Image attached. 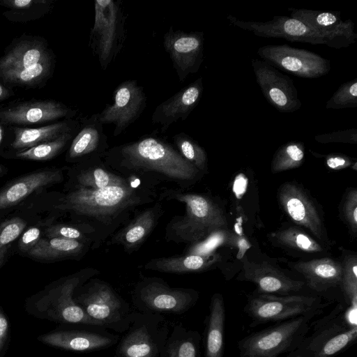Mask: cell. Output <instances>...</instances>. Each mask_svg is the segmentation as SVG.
Masks as SVG:
<instances>
[{"mask_svg":"<svg viewBox=\"0 0 357 357\" xmlns=\"http://www.w3.org/2000/svg\"><path fill=\"white\" fill-rule=\"evenodd\" d=\"M158 199L160 202L176 200L185 206L183 215L174 216L167 225L165 237L167 241L190 245L218 231L228 229L223 210L208 196L169 188L160 192Z\"/></svg>","mask_w":357,"mask_h":357,"instance_id":"obj_3","label":"cell"},{"mask_svg":"<svg viewBox=\"0 0 357 357\" xmlns=\"http://www.w3.org/2000/svg\"><path fill=\"white\" fill-rule=\"evenodd\" d=\"M218 255H183L151 259L144 268L147 270L168 273H188L206 271L218 260Z\"/></svg>","mask_w":357,"mask_h":357,"instance_id":"obj_30","label":"cell"},{"mask_svg":"<svg viewBox=\"0 0 357 357\" xmlns=\"http://www.w3.org/2000/svg\"><path fill=\"white\" fill-rule=\"evenodd\" d=\"M112 100V104L99 113V120L102 125L113 124V135L116 137L139 118L146 107V96L137 80L129 79L116 86Z\"/></svg>","mask_w":357,"mask_h":357,"instance_id":"obj_14","label":"cell"},{"mask_svg":"<svg viewBox=\"0 0 357 357\" xmlns=\"http://www.w3.org/2000/svg\"><path fill=\"white\" fill-rule=\"evenodd\" d=\"M227 20L233 25L265 38H277L291 42L326 45L324 38L303 22L288 16H275L267 22L243 21L231 15Z\"/></svg>","mask_w":357,"mask_h":357,"instance_id":"obj_19","label":"cell"},{"mask_svg":"<svg viewBox=\"0 0 357 357\" xmlns=\"http://www.w3.org/2000/svg\"><path fill=\"white\" fill-rule=\"evenodd\" d=\"M275 241L282 247L310 254L321 253L325 247L300 227L289 226L273 234Z\"/></svg>","mask_w":357,"mask_h":357,"instance_id":"obj_34","label":"cell"},{"mask_svg":"<svg viewBox=\"0 0 357 357\" xmlns=\"http://www.w3.org/2000/svg\"><path fill=\"white\" fill-rule=\"evenodd\" d=\"M174 146L179 153L203 174L208 172V158L205 149L188 134L181 132L173 137Z\"/></svg>","mask_w":357,"mask_h":357,"instance_id":"obj_35","label":"cell"},{"mask_svg":"<svg viewBox=\"0 0 357 357\" xmlns=\"http://www.w3.org/2000/svg\"><path fill=\"white\" fill-rule=\"evenodd\" d=\"M290 17L298 20L319 33L326 45L335 49L347 47L354 43L357 34L351 20L343 21L338 12L290 8Z\"/></svg>","mask_w":357,"mask_h":357,"instance_id":"obj_18","label":"cell"},{"mask_svg":"<svg viewBox=\"0 0 357 357\" xmlns=\"http://www.w3.org/2000/svg\"><path fill=\"white\" fill-rule=\"evenodd\" d=\"M170 333L162 314L132 312L128 329L120 337L116 357H159Z\"/></svg>","mask_w":357,"mask_h":357,"instance_id":"obj_9","label":"cell"},{"mask_svg":"<svg viewBox=\"0 0 357 357\" xmlns=\"http://www.w3.org/2000/svg\"><path fill=\"white\" fill-rule=\"evenodd\" d=\"M39 43L24 42L15 46L0 59V72L9 69H24L48 59Z\"/></svg>","mask_w":357,"mask_h":357,"instance_id":"obj_33","label":"cell"},{"mask_svg":"<svg viewBox=\"0 0 357 357\" xmlns=\"http://www.w3.org/2000/svg\"><path fill=\"white\" fill-rule=\"evenodd\" d=\"M199 292L190 288L171 287L158 278H143L132 293L134 306L142 312L181 314L194 307Z\"/></svg>","mask_w":357,"mask_h":357,"instance_id":"obj_11","label":"cell"},{"mask_svg":"<svg viewBox=\"0 0 357 357\" xmlns=\"http://www.w3.org/2000/svg\"><path fill=\"white\" fill-rule=\"evenodd\" d=\"M102 160L110 170L124 177L144 178L147 184L151 179L152 185L172 183L183 190L204 176L173 144L153 133L109 148Z\"/></svg>","mask_w":357,"mask_h":357,"instance_id":"obj_2","label":"cell"},{"mask_svg":"<svg viewBox=\"0 0 357 357\" xmlns=\"http://www.w3.org/2000/svg\"><path fill=\"white\" fill-rule=\"evenodd\" d=\"M204 91L202 77L182 88L158 105L151 116L153 124H160L162 132L178 120H185L197 106Z\"/></svg>","mask_w":357,"mask_h":357,"instance_id":"obj_22","label":"cell"},{"mask_svg":"<svg viewBox=\"0 0 357 357\" xmlns=\"http://www.w3.org/2000/svg\"><path fill=\"white\" fill-rule=\"evenodd\" d=\"M26 225L19 217L6 220L0 225V251L19 237Z\"/></svg>","mask_w":357,"mask_h":357,"instance_id":"obj_43","label":"cell"},{"mask_svg":"<svg viewBox=\"0 0 357 357\" xmlns=\"http://www.w3.org/2000/svg\"><path fill=\"white\" fill-rule=\"evenodd\" d=\"M2 139H3V130H2V128L0 125V144L2 142Z\"/></svg>","mask_w":357,"mask_h":357,"instance_id":"obj_52","label":"cell"},{"mask_svg":"<svg viewBox=\"0 0 357 357\" xmlns=\"http://www.w3.org/2000/svg\"><path fill=\"white\" fill-rule=\"evenodd\" d=\"M235 241V236L228 229H222L212 234L202 241L190 244L186 248L185 255H211L216 248L222 245L234 244Z\"/></svg>","mask_w":357,"mask_h":357,"instance_id":"obj_40","label":"cell"},{"mask_svg":"<svg viewBox=\"0 0 357 357\" xmlns=\"http://www.w3.org/2000/svg\"><path fill=\"white\" fill-rule=\"evenodd\" d=\"M279 204L299 227L307 229L321 243L328 241L323 215L309 192L295 182H287L278 191Z\"/></svg>","mask_w":357,"mask_h":357,"instance_id":"obj_13","label":"cell"},{"mask_svg":"<svg viewBox=\"0 0 357 357\" xmlns=\"http://www.w3.org/2000/svg\"><path fill=\"white\" fill-rule=\"evenodd\" d=\"M314 139L322 144L340 142L356 144H357V130L356 128H350L326 134L317 135L314 137Z\"/></svg>","mask_w":357,"mask_h":357,"instance_id":"obj_45","label":"cell"},{"mask_svg":"<svg viewBox=\"0 0 357 357\" xmlns=\"http://www.w3.org/2000/svg\"><path fill=\"white\" fill-rule=\"evenodd\" d=\"M127 16L119 0H96L89 46L101 69L106 70L121 52L127 37Z\"/></svg>","mask_w":357,"mask_h":357,"instance_id":"obj_8","label":"cell"},{"mask_svg":"<svg viewBox=\"0 0 357 357\" xmlns=\"http://www.w3.org/2000/svg\"><path fill=\"white\" fill-rule=\"evenodd\" d=\"M340 288L347 306L357 307V257L347 254L342 261Z\"/></svg>","mask_w":357,"mask_h":357,"instance_id":"obj_38","label":"cell"},{"mask_svg":"<svg viewBox=\"0 0 357 357\" xmlns=\"http://www.w3.org/2000/svg\"><path fill=\"white\" fill-rule=\"evenodd\" d=\"M204 37L202 31L185 32L170 26L163 36L168 53L180 82L196 73L204 59Z\"/></svg>","mask_w":357,"mask_h":357,"instance_id":"obj_16","label":"cell"},{"mask_svg":"<svg viewBox=\"0 0 357 357\" xmlns=\"http://www.w3.org/2000/svg\"><path fill=\"white\" fill-rule=\"evenodd\" d=\"M289 266L301 274L307 285L316 291H325L340 285L342 274V261L330 257H323L293 262Z\"/></svg>","mask_w":357,"mask_h":357,"instance_id":"obj_26","label":"cell"},{"mask_svg":"<svg viewBox=\"0 0 357 357\" xmlns=\"http://www.w3.org/2000/svg\"><path fill=\"white\" fill-rule=\"evenodd\" d=\"M75 111L54 100L17 105L0 112V119L7 123L32 124L54 121L74 115Z\"/></svg>","mask_w":357,"mask_h":357,"instance_id":"obj_25","label":"cell"},{"mask_svg":"<svg viewBox=\"0 0 357 357\" xmlns=\"http://www.w3.org/2000/svg\"><path fill=\"white\" fill-rule=\"evenodd\" d=\"M73 298L91 319L105 328L117 333L128 329L132 314L130 305L105 281L89 279L76 289Z\"/></svg>","mask_w":357,"mask_h":357,"instance_id":"obj_6","label":"cell"},{"mask_svg":"<svg viewBox=\"0 0 357 357\" xmlns=\"http://www.w3.org/2000/svg\"><path fill=\"white\" fill-rule=\"evenodd\" d=\"M327 166L332 169L340 170L353 164V159L343 154L333 153L326 158Z\"/></svg>","mask_w":357,"mask_h":357,"instance_id":"obj_48","label":"cell"},{"mask_svg":"<svg viewBox=\"0 0 357 357\" xmlns=\"http://www.w3.org/2000/svg\"><path fill=\"white\" fill-rule=\"evenodd\" d=\"M315 314H307L275 323L248 334L237 342L239 357H281L301 343Z\"/></svg>","mask_w":357,"mask_h":357,"instance_id":"obj_7","label":"cell"},{"mask_svg":"<svg viewBox=\"0 0 357 357\" xmlns=\"http://www.w3.org/2000/svg\"><path fill=\"white\" fill-rule=\"evenodd\" d=\"M305 146L301 142L291 141L281 146L271 162V172H280L300 167L304 160Z\"/></svg>","mask_w":357,"mask_h":357,"instance_id":"obj_36","label":"cell"},{"mask_svg":"<svg viewBox=\"0 0 357 357\" xmlns=\"http://www.w3.org/2000/svg\"><path fill=\"white\" fill-rule=\"evenodd\" d=\"M47 238H61L89 243L94 249V239L91 233L77 225L56 224L45 229Z\"/></svg>","mask_w":357,"mask_h":357,"instance_id":"obj_41","label":"cell"},{"mask_svg":"<svg viewBox=\"0 0 357 357\" xmlns=\"http://www.w3.org/2000/svg\"><path fill=\"white\" fill-rule=\"evenodd\" d=\"M6 93V89L1 84H0V99L4 97Z\"/></svg>","mask_w":357,"mask_h":357,"instance_id":"obj_51","label":"cell"},{"mask_svg":"<svg viewBox=\"0 0 357 357\" xmlns=\"http://www.w3.org/2000/svg\"><path fill=\"white\" fill-rule=\"evenodd\" d=\"M8 249V245L0 251V266L2 265Z\"/></svg>","mask_w":357,"mask_h":357,"instance_id":"obj_50","label":"cell"},{"mask_svg":"<svg viewBox=\"0 0 357 357\" xmlns=\"http://www.w3.org/2000/svg\"><path fill=\"white\" fill-rule=\"evenodd\" d=\"M79 127L66 132L52 141L47 142L33 147L20 151L16 156L21 159L31 160H47L58 155L73 139V135Z\"/></svg>","mask_w":357,"mask_h":357,"instance_id":"obj_37","label":"cell"},{"mask_svg":"<svg viewBox=\"0 0 357 357\" xmlns=\"http://www.w3.org/2000/svg\"><path fill=\"white\" fill-rule=\"evenodd\" d=\"M342 215L354 234L357 231V190L351 188L346 195L342 205Z\"/></svg>","mask_w":357,"mask_h":357,"instance_id":"obj_44","label":"cell"},{"mask_svg":"<svg viewBox=\"0 0 357 357\" xmlns=\"http://www.w3.org/2000/svg\"><path fill=\"white\" fill-rule=\"evenodd\" d=\"M120 335L107 329L87 326L63 328L40 335L38 340L46 345L74 352H91L117 344Z\"/></svg>","mask_w":357,"mask_h":357,"instance_id":"obj_15","label":"cell"},{"mask_svg":"<svg viewBox=\"0 0 357 357\" xmlns=\"http://www.w3.org/2000/svg\"><path fill=\"white\" fill-rule=\"evenodd\" d=\"M109 149L107 137L99 120V113H96L82 120L72 139L67 158L70 161L79 162L93 156L103 157Z\"/></svg>","mask_w":357,"mask_h":357,"instance_id":"obj_23","label":"cell"},{"mask_svg":"<svg viewBox=\"0 0 357 357\" xmlns=\"http://www.w3.org/2000/svg\"><path fill=\"white\" fill-rule=\"evenodd\" d=\"M256 81L266 100L280 112H294L301 107L293 80L263 60H251Z\"/></svg>","mask_w":357,"mask_h":357,"instance_id":"obj_17","label":"cell"},{"mask_svg":"<svg viewBox=\"0 0 357 357\" xmlns=\"http://www.w3.org/2000/svg\"><path fill=\"white\" fill-rule=\"evenodd\" d=\"M3 172V167L0 165V175L2 174Z\"/></svg>","mask_w":357,"mask_h":357,"instance_id":"obj_53","label":"cell"},{"mask_svg":"<svg viewBox=\"0 0 357 357\" xmlns=\"http://www.w3.org/2000/svg\"><path fill=\"white\" fill-rule=\"evenodd\" d=\"M257 54L263 61L301 78H318L331 70V61L320 55L288 45L260 47Z\"/></svg>","mask_w":357,"mask_h":357,"instance_id":"obj_12","label":"cell"},{"mask_svg":"<svg viewBox=\"0 0 357 357\" xmlns=\"http://www.w3.org/2000/svg\"><path fill=\"white\" fill-rule=\"evenodd\" d=\"M4 3L9 6H12L17 8H28L33 3L31 0H14V1H6Z\"/></svg>","mask_w":357,"mask_h":357,"instance_id":"obj_49","label":"cell"},{"mask_svg":"<svg viewBox=\"0 0 357 357\" xmlns=\"http://www.w3.org/2000/svg\"><path fill=\"white\" fill-rule=\"evenodd\" d=\"M243 264L242 273L238 280L254 283V293L286 296L296 294L305 282L294 280L270 264L250 261L247 257L240 259Z\"/></svg>","mask_w":357,"mask_h":357,"instance_id":"obj_20","label":"cell"},{"mask_svg":"<svg viewBox=\"0 0 357 357\" xmlns=\"http://www.w3.org/2000/svg\"><path fill=\"white\" fill-rule=\"evenodd\" d=\"M98 273V270L87 268L61 280L29 298L25 305L26 312L38 319L62 324L87 325L105 328L91 319L73 298L76 289Z\"/></svg>","mask_w":357,"mask_h":357,"instance_id":"obj_5","label":"cell"},{"mask_svg":"<svg viewBox=\"0 0 357 357\" xmlns=\"http://www.w3.org/2000/svg\"><path fill=\"white\" fill-rule=\"evenodd\" d=\"M226 311L223 296L214 294L211 298L203 334L204 357H223Z\"/></svg>","mask_w":357,"mask_h":357,"instance_id":"obj_28","label":"cell"},{"mask_svg":"<svg viewBox=\"0 0 357 357\" xmlns=\"http://www.w3.org/2000/svg\"><path fill=\"white\" fill-rule=\"evenodd\" d=\"M10 325L8 317L0 306V357H3L8 347Z\"/></svg>","mask_w":357,"mask_h":357,"instance_id":"obj_47","label":"cell"},{"mask_svg":"<svg viewBox=\"0 0 357 357\" xmlns=\"http://www.w3.org/2000/svg\"><path fill=\"white\" fill-rule=\"evenodd\" d=\"M78 127L75 121H64L36 128H15V139L11 145L15 149L24 150L56 139Z\"/></svg>","mask_w":357,"mask_h":357,"instance_id":"obj_31","label":"cell"},{"mask_svg":"<svg viewBox=\"0 0 357 357\" xmlns=\"http://www.w3.org/2000/svg\"><path fill=\"white\" fill-rule=\"evenodd\" d=\"M61 169L36 171L21 176L0 190V210L15 206L37 190L62 182Z\"/></svg>","mask_w":357,"mask_h":357,"instance_id":"obj_24","label":"cell"},{"mask_svg":"<svg viewBox=\"0 0 357 357\" xmlns=\"http://www.w3.org/2000/svg\"><path fill=\"white\" fill-rule=\"evenodd\" d=\"M162 204H154L136 212L133 217L110 236L107 245H121L128 254L137 251L146 241L162 217Z\"/></svg>","mask_w":357,"mask_h":357,"instance_id":"obj_21","label":"cell"},{"mask_svg":"<svg viewBox=\"0 0 357 357\" xmlns=\"http://www.w3.org/2000/svg\"><path fill=\"white\" fill-rule=\"evenodd\" d=\"M326 305L321 298L298 294L279 296L253 293L248 296L244 312L250 318V327L278 323L307 314L321 313Z\"/></svg>","mask_w":357,"mask_h":357,"instance_id":"obj_10","label":"cell"},{"mask_svg":"<svg viewBox=\"0 0 357 357\" xmlns=\"http://www.w3.org/2000/svg\"><path fill=\"white\" fill-rule=\"evenodd\" d=\"M357 107V79L343 83L327 101L326 109L354 108Z\"/></svg>","mask_w":357,"mask_h":357,"instance_id":"obj_42","label":"cell"},{"mask_svg":"<svg viewBox=\"0 0 357 357\" xmlns=\"http://www.w3.org/2000/svg\"><path fill=\"white\" fill-rule=\"evenodd\" d=\"M50 68L49 58L32 66L24 69H9L0 72V75L6 81L30 84L44 77Z\"/></svg>","mask_w":357,"mask_h":357,"instance_id":"obj_39","label":"cell"},{"mask_svg":"<svg viewBox=\"0 0 357 357\" xmlns=\"http://www.w3.org/2000/svg\"><path fill=\"white\" fill-rule=\"evenodd\" d=\"M41 231L38 227H32L24 231L21 236L18 248L23 252H28L41 238Z\"/></svg>","mask_w":357,"mask_h":357,"instance_id":"obj_46","label":"cell"},{"mask_svg":"<svg viewBox=\"0 0 357 357\" xmlns=\"http://www.w3.org/2000/svg\"><path fill=\"white\" fill-rule=\"evenodd\" d=\"M74 173L73 188L100 189L126 185L132 181L110 170L98 155L79 162Z\"/></svg>","mask_w":357,"mask_h":357,"instance_id":"obj_27","label":"cell"},{"mask_svg":"<svg viewBox=\"0 0 357 357\" xmlns=\"http://www.w3.org/2000/svg\"><path fill=\"white\" fill-rule=\"evenodd\" d=\"M298 346L286 357H335L356 342L357 307L337 305L310 324Z\"/></svg>","mask_w":357,"mask_h":357,"instance_id":"obj_4","label":"cell"},{"mask_svg":"<svg viewBox=\"0 0 357 357\" xmlns=\"http://www.w3.org/2000/svg\"><path fill=\"white\" fill-rule=\"evenodd\" d=\"M202 338L197 331L176 324L159 357H201Z\"/></svg>","mask_w":357,"mask_h":357,"instance_id":"obj_32","label":"cell"},{"mask_svg":"<svg viewBox=\"0 0 357 357\" xmlns=\"http://www.w3.org/2000/svg\"><path fill=\"white\" fill-rule=\"evenodd\" d=\"M130 183L100 189L72 188L56 208L68 212L77 225L89 231L97 249L125 225L137 209L154 203L157 194L152 187L132 178Z\"/></svg>","mask_w":357,"mask_h":357,"instance_id":"obj_1","label":"cell"},{"mask_svg":"<svg viewBox=\"0 0 357 357\" xmlns=\"http://www.w3.org/2000/svg\"><path fill=\"white\" fill-rule=\"evenodd\" d=\"M92 249L89 243L61 238H41L28 252L32 258L54 261L68 258H82Z\"/></svg>","mask_w":357,"mask_h":357,"instance_id":"obj_29","label":"cell"}]
</instances>
